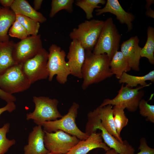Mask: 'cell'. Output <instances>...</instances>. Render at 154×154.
Instances as JSON below:
<instances>
[{
    "mask_svg": "<svg viewBox=\"0 0 154 154\" xmlns=\"http://www.w3.org/2000/svg\"><path fill=\"white\" fill-rule=\"evenodd\" d=\"M16 19V15L8 8L0 7V41H9L8 32Z\"/></svg>",
    "mask_w": 154,
    "mask_h": 154,
    "instance_id": "cell-20",
    "label": "cell"
},
{
    "mask_svg": "<svg viewBox=\"0 0 154 154\" xmlns=\"http://www.w3.org/2000/svg\"><path fill=\"white\" fill-rule=\"evenodd\" d=\"M95 11L97 16L106 13H110L115 15L121 23L127 25V32L132 29V22L135 19V16L132 13L125 11L117 0H107L103 8L97 9Z\"/></svg>",
    "mask_w": 154,
    "mask_h": 154,
    "instance_id": "cell-14",
    "label": "cell"
},
{
    "mask_svg": "<svg viewBox=\"0 0 154 154\" xmlns=\"http://www.w3.org/2000/svg\"><path fill=\"white\" fill-rule=\"evenodd\" d=\"M88 121L85 132L90 135L99 129L101 131L102 138L105 143L110 148L115 150L119 154H134L135 149L126 140L121 143L110 135L102 125L96 108L88 114Z\"/></svg>",
    "mask_w": 154,
    "mask_h": 154,
    "instance_id": "cell-4",
    "label": "cell"
},
{
    "mask_svg": "<svg viewBox=\"0 0 154 154\" xmlns=\"http://www.w3.org/2000/svg\"><path fill=\"white\" fill-rule=\"evenodd\" d=\"M121 37L112 18L109 17L104 21V25L92 52L97 54H106L111 60L116 52L119 49Z\"/></svg>",
    "mask_w": 154,
    "mask_h": 154,
    "instance_id": "cell-2",
    "label": "cell"
},
{
    "mask_svg": "<svg viewBox=\"0 0 154 154\" xmlns=\"http://www.w3.org/2000/svg\"><path fill=\"white\" fill-rule=\"evenodd\" d=\"M44 131V143L48 151L55 154H66L80 140L61 130L51 133Z\"/></svg>",
    "mask_w": 154,
    "mask_h": 154,
    "instance_id": "cell-11",
    "label": "cell"
},
{
    "mask_svg": "<svg viewBox=\"0 0 154 154\" xmlns=\"http://www.w3.org/2000/svg\"><path fill=\"white\" fill-rule=\"evenodd\" d=\"M14 0H0V4L5 8L11 7Z\"/></svg>",
    "mask_w": 154,
    "mask_h": 154,
    "instance_id": "cell-35",
    "label": "cell"
},
{
    "mask_svg": "<svg viewBox=\"0 0 154 154\" xmlns=\"http://www.w3.org/2000/svg\"><path fill=\"white\" fill-rule=\"evenodd\" d=\"M113 106L108 104L96 108L101 123L105 129L120 142L123 143L121 136L117 134L114 123L113 113Z\"/></svg>",
    "mask_w": 154,
    "mask_h": 154,
    "instance_id": "cell-18",
    "label": "cell"
},
{
    "mask_svg": "<svg viewBox=\"0 0 154 154\" xmlns=\"http://www.w3.org/2000/svg\"><path fill=\"white\" fill-rule=\"evenodd\" d=\"M43 48L40 35L29 36L14 45V60L17 64H22L36 55Z\"/></svg>",
    "mask_w": 154,
    "mask_h": 154,
    "instance_id": "cell-12",
    "label": "cell"
},
{
    "mask_svg": "<svg viewBox=\"0 0 154 154\" xmlns=\"http://www.w3.org/2000/svg\"><path fill=\"white\" fill-rule=\"evenodd\" d=\"M33 101L35 108L32 112L26 114L27 120H32L37 125H40L44 122L55 120L62 116L58 109L57 99L34 96Z\"/></svg>",
    "mask_w": 154,
    "mask_h": 154,
    "instance_id": "cell-6",
    "label": "cell"
},
{
    "mask_svg": "<svg viewBox=\"0 0 154 154\" xmlns=\"http://www.w3.org/2000/svg\"><path fill=\"white\" fill-rule=\"evenodd\" d=\"M137 36L130 38L122 42L120 45L121 52L129 63L131 69L138 71L142 48L139 45V42Z\"/></svg>",
    "mask_w": 154,
    "mask_h": 154,
    "instance_id": "cell-15",
    "label": "cell"
},
{
    "mask_svg": "<svg viewBox=\"0 0 154 154\" xmlns=\"http://www.w3.org/2000/svg\"><path fill=\"white\" fill-rule=\"evenodd\" d=\"M46 154H54V153H51V152H49Z\"/></svg>",
    "mask_w": 154,
    "mask_h": 154,
    "instance_id": "cell-40",
    "label": "cell"
},
{
    "mask_svg": "<svg viewBox=\"0 0 154 154\" xmlns=\"http://www.w3.org/2000/svg\"><path fill=\"white\" fill-rule=\"evenodd\" d=\"M110 60L106 54H97L92 51H85V59L81 69L82 89L112 76L109 65Z\"/></svg>",
    "mask_w": 154,
    "mask_h": 154,
    "instance_id": "cell-1",
    "label": "cell"
},
{
    "mask_svg": "<svg viewBox=\"0 0 154 154\" xmlns=\"http://www.w3.org/2000/svg\"><path fill=\"white\" fill-rule=\"evenodd\" d=\"M16 108V106L14 102L7 103L5 106L0 108V115L5 111L11 112L15 110Z\"/></svg>",
    "mask_w": 154,
    "mask_h": 154,
    "instance_id": "cell-34",
    "label": "cell"
},
{
    "mask_svg": "<svg viewBox=\"0 0 154 154\" xmlns=\"http://www.w3.org/2000/svg\"><path fill=\"white\" fill-rule=\"evenodd\" d=\"M66 56L70 74L82 78L81 69L85 59V50L81 44L76 40H72Z\"/></svg>",
    "mask_w": 154,
    "mask_h": 154,
    "instance_id": "cell-13",
    "label": "cell"
},
{
    "mask_svg": "<svg viewBox=\"0 0 154 154\" xmlns=\"http://www.w3.org/2000/svg\"><path fill=\"white\" fill-rule=\"evenodd\" d=\"M15 44L12 40L5 42L0 41V74L17 64L13 56Z\"/></svg>",
    "mask_w": 154,
    "mask_h": 154,
    "instance_id": "cell-21",
    "label": "cell"
},
{
    "mask_svg": "<svg viewBox=\"0 0 154 154\" xmlns=\"http://www.w3.org/2000/svg\"><path fill=\"white\" fill-rule=\"evenodd\" d=\"M0 98L5 100L7 103L14 102L16 100V97L7 93L0 88Z\"/></svg>",
    "mask_w": 154,
    "mask_h": 154,
    "instance_id": "cell-33",
    "label": "cell"
},
{
    "mask_svg": "<svg viewBox=\"0 0 154 154\" xmlns=\"http://www.w3.org/2000/svg\"><path fill=\"white\" fill-rule=\"evenodd\" d=\"M147 34L146 42L141 51V57L147 58L151 64H154V28L153 27L149 26L148 27Z\"/></svg>",
    "mask_w": 154,
    "mask_h": 154,
    "instance_id": "cell-24",
    "label": "cell"
},
{
    "mask_svg": "<svg viewBox=\"0 0 154 154\" xmlns=\"http://www.w3.org/2000/svg\"><path fill=\"white\" fill-rule=\"evenodd\" d=\"M104 24V21L92 19L86 20L74 28L69 36L79 42L85 51H92Z\"/></svg>",
    "mask_w": 154,
    "mask_h": 154,
    "instance_id": "cell-5",
    "label": "cell"
},
{
    "mask_svg": "<svg viewBox=\"0 0 154 154\" xmlns=\"http://www.w3.org/2000/svg\"><path fill=\"white\" fill-rule=\"evenodd\" d=\"M147 11L145 13V15L148 17L154 18V12L151 8H149L147 9Z\"/></svg>",
    "mask_w": 154,
    "mask_h": 154,
    "instance_id": "cell-37",
    "label": "cell"
},
{
    "mask_svg": "<svg viewBox=\"0 0 154 154\" xmlns=\"http://www.w3.org/2000/svg\"><path fill=\"white\" fill-rule=\"evenodd\" d=\"M44 131L42 126L37 125L28 137V144L23 148V154H46L49 152L44 143Z\"/></svg>",
    "mask_w": 154,
    "mask_h": 154,
    "instance_id": "cell-16",
    "label": "cell"
},
{
    "mask_svg": "<svg viewBox=\"0 0 154 154\" xmlns=\"http://www.w3.org/2000/svg\"><path fill=\"white\" fill-rule=\"evenodd\" d=\"M8 35L11 37L23 39L29 36L27 30L16 20L9 29Z\"/></svg>",
    "mask_w": 154,
    "mask_h": 154,
    "instance_id": "cell-31",
    "label": "cell"
},
{
    "mask_svg": "<svg viewBox=\"0 0 154 154\" xmlns=\"http://www.w3.org/2000/svg\"><path fill=\"white\" fill-rule=\"evenodd\" d=\"M79 105L73 102L69 109L67 113L59 119L45 121L40 125L43 127L44 131L53 132L61 130L71 135L76 137L80 140H84L89 136L85 132L81 131L76 123Z\"/></svg>",
    "mask_w": 154,
    "mask_h": 154,
    "instance_id": "cell-3",
    "label": "cell"
},
{
    "mask_svg": "<svg viewBox=\"0 0 154 154\" xmlns=\"http://www.w3.org/2000/svg\"><path fill=\"white\" fill-rule=\"evenodd\" d=\"M74 1V0H52L49 17H53L58 12L63 9L69 13H72Z\"/></svg>",
    "mask_w": 154,
    "mask_h": 154,
    "instance_id": "cell-28",
    "label": "cell"
},
{
    "mask_svg": "<svg viewBox=\"0 0 154 154\" xmlns=\"http://www.w3.org/2000/svg\"><path fill=\"white\" fill-rule=\"evenodd\" d=\"M10 124L5 123L0 128V154H5L9 148L15 144L14 139L9 140L6 137V134L9 130Z\"/></svg>",
    "mask_w": 154,
    "mask_h": 154,
    "instance_id": "cell-29",
    "label": "cell"
},
{
    "mask_svg": "<svg viewBox=\"0 0 154 154\" xmlns=\"http://www.w3.org/2000/svg\"><path fill=\"white\" fill-rule=\"evenodd\" d=\"M16 15V20L20 23L27 30L29 36L37 35L40 27L38 22L21 14Z\"/></svg>",
    "mask_w": 154,
    "mask_h": 154,
    "instance_id": "cell-27",
    "label": "cell"
},
{
    "mask_svg": "<svg viewBox=\"0 0 154 154\" xmlns=\"http://www.w3.org/2000/svg\"><path fill=\"white\" fill-rule=\"evenodd\" d=\"M147 3L145 5V7L147 9L149 8L151 4L154 3V0H146Z\"/></svg>",
    "mask_w": 154,
    "mask_h": 154,
    "instance_id": "cell-39",
    "label": "cell"
},
{
    "mask_svg": "<svg viewBox=\"0 0 154 154\" xmlns=\"http://www.w3.org/2000/svg\"><path fill=\"white\" fill-rule=\"evenodd\" d=\"M106 3L105 0H78L76 1L75 4L84 11L86 19L90 20L93 17L92 13L94 9L101 8V6L98 5H104Z\"/></svg>",
    "mask_w": 154,
    "mask_h": 154,
    "instance_id": "cell-25",
    "label": "cell"
},
{
    "mask_svg": "<svg viewBox=\"0 0 154 154\" xmlns=\"http://www.w3.org/2000/svg\"><path fill=\"white\" fill-rule=\"evenodd\" d=\"M43 1L42 0H34V8L35 10L37 11L40 9Z\"/></svg>",
    "mask_w": 154,
    "mask_h": 154,
    "instance_id": "cell-36",
    "label": "cell"
},
{
    "mask_svg": "<svg viewBox=\"0 0 154 154\" xmlns=\"http://www.w3.org/2000/svg\"><path fill=\"white\" fill-rule=\"evenodd\" d=\"M111 71L116 77L119 79L123 73L131 69L128 62L121 51H117L110 63Z\"/></svg>",
    "mask_w": 154,
    "mask_h": 154,
    "instance_id": "cell-23",
    "label": "cell"
},
{
    "mask_svg": "<svg viewBox=\"0 0 154 154\" xmlns=\"http://www.w3.org/2000/svg\"><path fill=\"white\" fill-rule=\"evenodd\" d=\"M141 115L146 117V121L154 123V106L150 105L144 99H142L138 105V108Z\"/></svg>",
    "mask_w": 154,
    "mask_h": 154,
    "instance_id": "cell-30",
    "label": "cell"
},
{
    "mask_svg": "<svg viewBox=\"0 0 154 154\" xmlns=\"http://www.w3.org/2000/svg\"><path fill=\"white\" fill-rule=\"evenodd\" d=\"M138 149L140 151L136 154H154V148L150 147L147 145L146 140L144 137L140 139Z\"/></svg>",
    "mask_w": 154,
    "mask_h": 154,
    "instance_id": "cell-32",
    "label": "cell"
},
{
    "mask_svg": "<svg viewBox=\"0 0 154 154\" xmlns=\"http://www.w3.org/2000/svg\"><path fill=\"white\" fill-rule=\"evenodd\" d=\"M150 80L152 82L154 81V70L150 71L147 74L142 76H136L132 75L126 72L123 73L119 79L120 84H126L127 86L133 88L137 86L138 85L145 87L149 86L151 83L148 84L146 81Z\"/></svg>",
    "mask_w": 154,
    "mask_h": 154,
    "instance_id": "cell-22",
    "label": "cell"
},
{
    "mask_svg": "<svg viewBox=\"0 0 154 154\" xmlns=\"http://www.w3.org/2000/svg\"><path fill=\"white\" fill-rule=\"evenodd\" d=\"M125 108L121 106H114L113 107L114 118L117 132L120 136L122 129L128 124V118L125 113Z\"/></svg>",
    "mask_w": 154,
    "mask_h": 154,
    "instance_id": "cell-26",
    "label": "cell"
},
{
    "mask_svg": "<svg viewBox=\"0 0 154 154\" xmlns=\"http://www.w3.org/2000/svg\"><path fill=\"white\" fill-rule=\"evenodd\" d=\"M97 148L103 149L106 151L110 149L103 141L101 133L96 132L91 133L86 139L80 140L66 154H87Z\"/></svg>",
    "mask_w": 154,
    "mask_h": 154,
    "instance_id": "cell-17",
    "label": "cell"
},
{
    "mask_svg": "<svg viewBox=\"0 0 154 154\" xmlns=\"http://www.w3.org/2000/svg\"><path fill=\"white\" fill-rule=\"evenodd\" d=\"M123 84L117 95L114 98L104 99L100 106L108 104L121 106L130 112H134L138 108V105L144 96L145 92L141 90L145 87L139 86L133 88Z\"/></svg>",
    "mask_w": 154,
    "mask_h": 154,
    "instance_id": "cell-9",
    "label": "cell"
},
{
    "mask_svg": "<svg viewBox=\"0 0 154 154\" xmlns=\"http://www.w3.org/2000/svg\"><path fill=\"white\" fill-rule=\"evenodd\" d=\"M10 7L16 15H22L40 23H43L46 21V19L42 14L35 10L27 1L14 0Z\"/></svg>",
    "mask_w": 154,
    "mask_h": 154,
    "instance_id": "cell-19",
    "label": "cell"
},
{
    "mask_svg": "<svg viewBox=\"0 0 154 154\" xmlns=\"http://www.w3.org/2000/svg\"><path fill=\"white\" fill-rule=\"evenodd\" d=\"M105 154H119L115 150L110 148V149L106 151Z\"/></svg>",
    "mask_w": 154,
    "mask_h": 154,
    "instance_id": "cell-38",
    "label": "cell"
},
{
    "mask_svg": "<svg viewBox=\"0 0 154 154\" xmlns=\"http://www.w3.org/2000/svg\"><path fill=\"white\" fill-rule=\"evenodd\" d=\"M31 85L22 70L21 64H15L0 74V88L8 93L23 92Z\"/></svg>",
    "mask_w": 154,
    "mask_h": 154,
    "instance_id": "cell-8",
    "label": "cell"
},
{
    "mask_svg": "<svg viewBox=\"0 0 154 154\" xmlns=\"http://www.w3.org/2000/svg\"><path fill=\"white\" fill-rule=\"evenodd\" d=\"M47 68L49 75L48 80L51 81L54 76L56 75V80L61 84H64L67 81L70 74L67 62L65 60V51L56 45L53 44L49 47Z\"/></svg>",
    "mask_w": 154,
    "mask_h": 154,
    "instance_id": "cell-7",
    "label": "cell"
},
{
    "mask_svg": "<svg viewBox=\"0 0 154 154\" xmlns=\"http://www.w3.org/2000/svg\"><path fill=\"white\" fill-rule=\"evenodd\" d=\"M48 52L42 48L34 56L21 64L22 70L31 84L48 77Z\"/></svg>",
    "mask_w": 154,
    "mask_h": 154,
    "instance_id": "cell-10",
    "label": "cell"
}]
</instances>
